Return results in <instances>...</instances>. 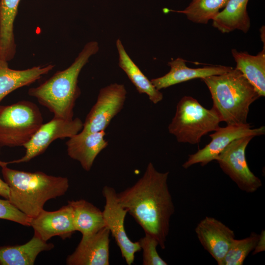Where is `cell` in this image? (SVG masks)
Segmentation results:
<instances>
[{
  "mask_svg": "<svg viewBox=\"0 0 265 265\" xmlns=\"http://www.w3.org/2000/svg\"><path fill=\"white\" fill-rule=\"evenodd\" d=\"M231 53L236 63L235 68L253 85L260 97H265V47L256 55L235 49L231 50Z\"/></svg>",
  "mask_w": 265,
  "mask_h": 265,
  "instance_id": "cell-19",
  "label": "cell"
},
{
  "mask_svg": "<svg viewBox=\"0 0 265 265\" xmlns=\"http://www.w3.org/2000/svg\"><path fill=\"white\" fill-rule=\"evenodd\" d=\"M260 234L254 232L245 238L232 242L224 257L223 265H242L249 254L255 249Z\"/></svg>",
  "mask_w": 265,
  "mask_h": 265,
  "instance_id": "cell-25",
  "label": "cell"
},
{
  "mask_svg": "<svg viewBox=\"0 0 265 265\" xmlns=\"http://www.w3.org/2000/svg\"><path fill=\"white\" fill-rule=\"evenodd\" d=\"M116 47L119 54V66L126 74L138 92L146 94L154 104L161 101L163 97L162 93L154 86L132 60L119 39L116 41Z\"/></svg>",
  "mask_w": 265,
  "mask_h": 265,
  "instance_id": "cell-23",
  "label": "cell"
},
{
  "mask_svg": "<svg viewBox=\"0 0 265 265\" xmlns=\"http://www.w3.org/2000/svg\"><path fill=\"white\" fill-rule=\"evenodd\" d=\"M0 196L8 199L9 197V187L4 181L0 178Z\"/></svg>",
  "mask_w": 265,
  "mask_h": 265,
  "instance_id": "cell-29",
  "label": "cell"
},
{
  "mask_svg": "<svg viewBox=\"0 0 265 265\" xmlns=\"http://www.w3.org/2000/svg\"><path fill=\"white\" fill-rule=\"evenodd\" d=\"M43 124L39 108L30 101L0 106V147L23 146Z\"/></svg>",
  "mask_w": 265,
  "mask_h": 265,
  "instance_id": "cell-6",
  "label": "cell"
},
{
  "mask_svg": "<svg viewBox=\"0 0 265 265\" xmlns=\"http://www.w3.org/2000/svg\"><path fill=\"white\" fill-rule=\"evenodd\" d=\"M110 231L105 227L82 237L75 251L66 259L68 265H109Z\"/></svg>",
  "mask_w": 265,
  "mask_h": 265,
  "instance_id": "cell-13",
  "label": "cell"
},
{
  "mask_svg": "<svg viewBox=\"0 0 265 265\" xmlns=\"http://www.w3.org/2000/svg\"><path fill=\"white\" fill-rule=\"evenodd\" d=\"M126 95L127 90L122 84L114 83L101 88L81 131L92 132L105 131L112 119L123 109Z\"/></svg>",
  "mask_w": 265,
  "mask_h": 265,
  "instance_id": "cell-8",
  "label": "cell"
},
{
  "mask_svg": "<svg viewBox=\"0 0 265 265\" xmlns=\"http://www.w3.org/2000/svg\"><path fill=\"white\" fill-rule=\"evenodd\" d=\"M169 174L158 171L149 162L143 175L132 186L117 193L119 204L144 233L157 240L162 249L165 248L170 218L175 212L167 184Z\"/></svg>",
  "mask_w": 265,
  "mask_h": 265,
  "instance_id": "cell-1",
  "label": "cell"
},
{
  "mask_svg": "<svg viewBox=\"0 0 265 265\" xmlns=\"http://www.w3.org/2000/svg\"><path fill=\"white\" fill-rule=\"evenodd\" d=\"M186 61L181 57L168 62L170 67L165 75L153 79L151 81L159 90L194 79H203L212 76L220 75L231 70L233 67L223 65L206 66L201 68H190Z\"/></svg>",
  "mask_w": 265,
  "mask_h": 265,
  "instance_id": "cell-16",
  "label": "cell"
},
{
  "mask_svg": "<svg viewBox=\"0 0 265 265\" xmlns=\"http://www.w3.org/2000/svg\"><path fill=\"white\" fill-rule=\"evenodd\" d=\"M229 0H191L184 9L170 10L181 13L194 23L207 24L212 21L227 3Z\"/></svg>",
  "mask_w": 265,
  "mask_h": 265,
  "instance_id": "cell-24",
  "label": "cell"
},
{
  "mask_svg": "<svg viewBox=\"0 0 265 265\" xmlns=\"http://www.w3.org/2000/svg\"><path fill=\"white\" fill-rule=\"evenodd\" d=\"M265 132V126L252 129L248 123L219 127L210 134L211 142L194 154L189 155L182 166L187 169L195 164L205 166L215 160L217 156L234 140L248 135L260 136L264 134Z\"/></svg>",
  "mask_w": 265,
  "mask_h": 265,
  "instance_id": "cell-11",
  "label": "cell"
},
{
  "mask_svg": "<svg viewBox=\"0 0 265 265\" xmlns=\"http://www.w3.org/2000/svg\"><path fill=\"white\" fill-rule=\"evenodd\" d=\"M142 250V264L143 265H167L159 254L157 247L159 245L157 240L153 236L145 233V236L138 241Z\"/></svg>",
  "mask_w": 265,
  "mask_h": 265,
  "instance_id": "cell-26",
  "label": "cell"
},
{
  "mask_svg": "<svg viewBox=\"0 0 265 265\" xmlns=\"http://www.w3.org/2000/svg\"><path fill=\"white\" fill-rule=\"evenodd\" d=\"M54 67V65L49 64L24 70H14L9 68L7 61L0 59V102L12 91L39 80Z\"/></svg>",
  "mask_w": 265,
  "mask_h": 265,
  "instance_id": "cell-17",
  "label": "cell"
},
{
  "mask_svg": "<svg viewBox=\"0 0 265 265\" xmlns=\"http://www.w3.org/2000/svg\"><path fill=\"white\" fill-rule=\"evenodd\" d=\"M265 232L262 231L260 234L259 239L254 249L253 254H256L265 250Z\"/></svg>",
  "mask_w": 265,
  "mask_h": 265,
  "instance_id": "cell-28",
  "label": "cell"
},
{
  "mask_svg": "<svg viewBox=\"0 0 265 265\" xmlns=\"http://www.w3.org/2000/svg\"><path fill=\"white\" fill-rule=\"evenodd\" d=\"M195 232L204 249L218 265H223L224 257L235 239L234 231L217 219L206 216L197 225Z\"/></svg>",
  "mask_w": 265,
  "mask_h": 265,
  "instance_id": "cell-12",
  "label": "cell"
},
{
  "mask_svg": "<svg viewBox=\"0 0 265 265\" xmlns=\"http://www.w3.org/2000/svg\"><path fill=\"white\" fill-rule=\"evenodd\" d=\"M29 226L34 230V235L45 241L55 236L65 239L76 231L72 209L69 204L54 211L42 210L31 218Z\"/></svg>",
  "mask_w": 265,
  "mask_h": 265,
  "instance_id": "cell-14",
  "label": "cell"
},
{
  "mask_svg": "<svg viewBox=\"0 0 265 265\" xmlns=\"http://www.w3.org/2000/svg\"><path fill=\"white\" fill-rule=\"evenodd\" d=\"M249 0H229L212 20V26L222 33L235 30L247 33L251 26L247 6Z\"/></svg>",
  "mask_w": 265,
  "mask_h": 265,
  "instance_id": "cell-18",
  "label": "cell"
},
{
  "mask_svg": "<svg viewBox=\"0 0 265 265\" xmlns=\"http://www.w3.org/2000/svg\"><path fill=\"white\" fill-rule=\"evenodd\" d=\"M99 49L97 42H88L69 67L56 72L38 86L29 88L28 94L53 113V117L72 120L76 101L81 94L79 75Z\"/></svg>",
  "mask_w": 265,
  "mask_h": 265,
  "instance_id": "cell-3",
  "label": "cell"
},
{
  "mask_svg": "<svg viewBox=\"0 0 265 265\" xmlns=\"http://www.w3.org/2000/svg\"><path fill=\"white\" fill-rule=\"evenodd\" d=\"M72 209L76 231L86 237L106 227L103 211L88 201L80 199L68 201Z\"/></svg>",
  "mask_w": 265,
  "mask_h": 265,
  "instance_id": "cell-22",
  "label": "cell"
},
{
  "mask_svg": "<svg viewBox=\"0 0 265 265\" xmlns=\"http://www.w3.org/2000/svg\"><path fill=\"white\" fill-rule=\"evenodd\" d=\"M0 219L29 226L31 218L19 210L8 199H0Z\"/></svg>",
  "mask_w": 265,
  "mask_h": 265,
  "instance_id": "cell-27",
  "label": "cell"
},
{
  "mask_svg": "<svg viewBox=\"0 0 265 265\" xmlns=\"http://www.w3.org/2000/svg\"><path fill=\"white\" fill-rule=\"evenodd\" d=\"M54 245L34 234L26 243L0 247V265H32L39 254L52 249Z\"/></svg>",
  "mask_w": 265,
  "mask_h": 265,
  "instance_id": "cell-20",
  "label": "cell"
},
{
  "mask_svg": "<svg viewBox=\"0 0 265 265\" xmlns=\"http://www.w3.org/2000/svg\"><path fill=\"white\" fill-rule=\"evenodd\" d=\"M221 122L216 110L207 109L192 97L185 96L178 102L169 132L178 142L195 145L209 132L216 131Z\"/></svg>",
  "mask_w": 265,
  "mask_h": 265,
  "instance_id": "cell-5",
  "label": "cell"
},
{
  "mask_svg": "<svg viewBox=\"0 0 265 265\" xmlns=\"http://www.w3.org/2000/svg\"><path fill=\"white\" fill-rule=\"evenodd\" d=\"M0 166L4 181L9 187L8 200L31 218L44 210L47 201L64 195L69 187L66 177L49 175L41 171L12 169L1 160Z\"/></svg>",
  "mask_w": 265,
  "mask_h": 265,
  "instance_id": "cell-2",
  "label": "cell"
},
{
  "mask_svg": "<svg viewBox=\"0 0 265 265\" xmlns=\"http://www.w3.org/2000/svg\"><path fill=\"white\" fill-rule=\"evenodd\" d=\"M102 194L105 199L103 212L106 226L114 238L126 263L131 265L134 262L135 253L141 249L138 242L132 241L126 233L124 221L128 211L118 202L114 188L105 186Z\"/></svg>",
  "mask_w": 265,
  "mask_h": 265,
  "instance_id": "cell-9",
  "label": "cell"
},
{
  "mask_svg": "<svg viewBox=\"0 0 265 265\" xmlns=\"http://www.w3.org/2000/svg\"><path fill=\"white\" fill-rule=\"evenodd\" d=\"M254 137L234 140L215 159L222 171L247 193H253L262 186L261 180L250 170L245 158L246 148Z\"/></svg>",
  "mask_w": 265,
  "mask_h": 265,
  "instance_id": "cell-7",
  "label": "cell"
},
{
  "mask_svg": "<svg viewBox=\"0 0 265 265\" xmlns=\"http://www.w3.org/2000/svg\"><path fill=\"white\" fill-rule=\"evenodd\" d=\"M21 0H0V59L9 61L16 51L14 23Z\"/></svg>",
  "mask_w": 265,
  "mask_h": 265,
  "instance_id": "cell-21",
  "label": "cell"
},
{
  "mask_svg": "<svg viewBox=\"0 0 265 265\" xmlns=\"http://www.w3.org/2000/svg\"><path fill=\"white\" fill-rule=\"evenodd\" d=\"M105 135V131L92 132L80 131L66 142L68 156L79 161L84 170L90 171L96 157L108 145Z\"/></svg>",
  "mask_w": 265,
  "mask_h": 265,
  "instance_id": "cell-15",
  "label": "cell"
},
{
  "mask_svg": "<svg viewBox=\"0 0 265 265\" xmlns=\"http://www.w3.org/2000/svg\"><path fill=\"white\" fill-rule=\"evenodd\" d=\"M265 26H263L260 29V37L261 38V40L264 43V47H265Z\"/></svg>",
  "mask_w": 265,
  "mask_h": 265,
  "instance_id": "cell-30",
  "label": "cell"
},
{
  "mask_svg": "<svg viewBox=\"0 0 265 265\" xmlns=\"http://www.w3.org/2000/svg\"><path fill=\"white\" fill-rule=\"evenodd\" d=\"M83 126V122L78 117L72 120L53 117L49 122L43 124L23 146L26 152L22 158L6 163L8 164L27 162L42 154L57 139L70 138L77 134L82 130Z\"/></svg>",
  "mask_w": 265,
  "mask_h": 265,
  "instance_id": "cell-10",
  "label": "cell"
},
{
  "mask_svg": "<svg viewBox=\"0 0 265 265\" xmlns=\"http://www.w3.org/2000/svg\"><path fill=\"white\" fill-rule=\"evenodd\" d=\"M201 80L208 87L212 107L227 125L248 123L250 105L260 97L253 85L236 68Z\"/></svg>",
  "mask_w": 265,
  "mask_h": 265,
  "instance_id": "cell-4",
  "label": "cell"
}]
</instances>
